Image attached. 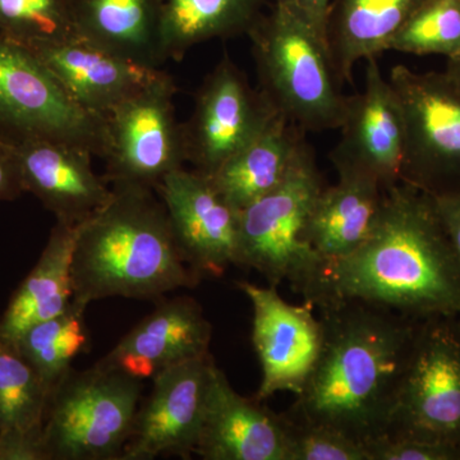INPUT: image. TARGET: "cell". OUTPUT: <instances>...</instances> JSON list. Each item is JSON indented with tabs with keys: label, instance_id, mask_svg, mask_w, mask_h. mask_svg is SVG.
Instances as JSON below:
<instances>
[{
	"label": "cell",
	"instance_id": "16",
	"mask_svg": "<svg viewBox=\"0 0 460 460\" xmlns=\"http://www.w3.org/2000/svg\"><path fill=\"white\" fill-rule=\"evenodd\" d=\"M8 138L25 193L35 196L59 222H86L111 199L113 190L104 175L93 172V156L87 151L47 138Z\"/></svg>",
	"mask_w": 460,
	"mask_h": 460
},
{
	"label": "cell",
	"instance_id": "30",
	"mask_svg": "<svg viewBox=\"0 0 460 460\" xmlns=\"http://www.w3.org/2000/svg\"><path fill=\"white\" fill-rule=\"evenodd\" d=\"M283 414L287 460H371L365 445L323 426L296 422Z\"/></svg>",
	"mask_w": 460,
	"mask_h": 460
},
{
	"label": "cell",
	"instance_id": "6",
	"mask_svg": "<svg viewBox=\"0 0 460 460\" xmlns=\"http://www.w3.org/2000/svg\"><path fill=\"white\" fill-rule=\"evenodd\" d=\"M138 378L96 362L72 368L48 399L44 460H120L141 401Z\"/></svg>",
	"mask_w": 460,
	"mask_h": 460
},
{
	"label": "cell",
	"instance_id": "19",
	"mask_svg": "<svg viewBox=\"0 0 460 460\" xmlns=\"http://www.w3.org/2000/svg\"><path fill=\"white\" fill-rule=\"evenodd\" d=\"M80 107L107 117L162 74L78 38L30 48Z\"/></svg>",
	"mask_w": 460,
	"mask_h": 460
},
{
	"label": "cell",
	"instance_id": "33",
	"mask_svg": "<svg viewBox=\"0 0 460 460\" xmlns=\"http://www.w3.org/2000/svg\"><path fill=\"white\" fill-rule=\"evenodd\" d=\"M438 215L460 261V193L434 198Z\"/></svg>",
	"mask_w": 460,
	"mask_h": 460
},
{
	"label": "cell",
	"instance_id": "14",
	"mask_svg": "<svg viewBox=\"0 0 460 460\" xmlns=\"http://www.w3.org/2000/svg\"><path fill=\"white\" fill-rule=\"evenodd\" d=\"M156 193L181 255L198 277L219 278L237 265L239 211L222 198L210 178L177 169L166 175Z\"/></svg>",
	"mask_w": 460,
	"mask_h": 460
},
{
	"label": "cell",
	"instance_id": "28",
	"mask_svg": "<svg viewBox=\"0 0 460 460\" xmlns=\"http://www.w3.org/2000/svg\"><path fill=\"white\" fill-rule=\"evenodd\" d=\"M389 50L453 57L460 51V0H425L405 21Z\"/></svg>",
	"mask_w": 460,
	"mask_h": 460
},
{
	"label": "cell",
	"instance_id": "17",
	"mask_svg": "<svg viewBox=\"0 0 460 460\" xmlns=\"http://www.w3.org/2000/svg\"><path fill=\"white\" fill-rule=\"evenodd\" d=\"M213 326L189 296L157 302L155 310L120 339L99 363L144 380L208 354Z\"/></svg>",
	"mask_w": 460,
	"mask_h": 460
},
{
	"label": "cell",
	"instance_id": "29",
	"mask_svg": "<svg viewBox=\"0 0 460 460\" xmlns=\"http://www.w3.org/2000/svg\"><path fill=\"white\" fill-rule=\"evenodd\" d=\"M71 0H0V36L27 48L75 36Z\"/></svg>",
	"mask_w": 460,
	"mask_h": 460
},
{
	"label": "cell",
	"instance_id": "15",
	"mask_svg": "<svg viewBox=\"0 0 460 460\" xmlns=\"http://www.w3.org/2000/svg\"><path fill=\"white\" fill-rule=\"evenodd\" d=\"M238 287L253 308L252 341L262 374L255 399L263 402L280 392L298 395L323 343V326L314 305L288 304L277 287L247 281Z\"/></svg>",
	"mask_w": 460,
	"mask_h": 460
},
{
	"label": "cell",
	"instance_id": "10",
	"mask_svg": "<svg viewBox=\"0 0 460 460\" xmlns=\"http://www.w3.org/2000/svg\"><path fill=\"white\" fill-rule=\"evenodd\" d=\"M177 84L163 72L107 115L104 178L111 186L156 190L169 172L184 168L183 128L175 115Z\"/></svg>",
	"mask_w": 460,
	"mask_h": 460
},
{
	"label": "cell",
	"instance_id": "5",
	"mask_svg": "<svg viewBox=\"0 0 460 460\" xmlns=\"http://www.w3.org/2000/svg\"><path fill=\"white\" fill-rule=\"evenodd\" d=\"M323 187L311 148L277 189L239 213L237 266L253 269L271 287L286 281L314 307L326 261L305 241V229Z\"/></svg>",
	"mask_w": 460,
	"mask_h": 460
},
{
	"label": "cell",
	"instance_id": "7",
	"mask_svg": "<svg viewBox=\"0 0 460 460\" xmlns=\"http://www.w3.org/2000/svg\"><path fill=\"white\" fill-rule=\"evenodd\" d=\"M0 132L47 138L105 159L108 119L75 102L30 48L0 36Z\"/></svg>",
	"mask_w": 460,
	"mask_h": 460
},
{
	"label": "cell",
	"instance_id": "3",
	"mask_svg": "<svg viewBox=\"0 0 460 460\" xmlns=\"http://www.w3.org/2000/svg\"><path fill=\"white\" fill-rule=\"evenodd\" d=\"M107 204L81 224L72 259L75 304L111 296L159 302L201 280L181 255L156 190L111 186Z\"/></svg>",
	"mask_w": 460,
	"mask_h": 460
},
{
	"label": "cell",
	"instance_id": "2",
	"mask_svg": "<svg viewBox=\"0 0 460 460\" xmlns=\"http://www.w3.org/2000/svg\"><path fill=\"white\" fill-rule=\"evenodd\" d=\"M335 299L419 321L460 317V261L432 196L402 181L386 190L367 241L326 263L314 307Z\"/></svg>",
	"mask_w": 460,
	"mask_h": 460
},
{
	"label": "cell",
	"instance_id": "4",
	"mask_svg": "<svg viewBox=\"0 0 460 460\" xmlns=\"http://www.w3.org/2000/svg\"><path fill=\"white\" fill-rule=\"evenodd\" d=\"M259 90L302 131L341 129L349 96L341 91L325 33L295 8L274 4L247 33Z\"/></svg>",
	"mask_w": 460,
	"mask_h": 460
},
{
	"label": "cell",
	"instance_id": "25",
	"mask_svg": "<svg viewBox=\"0 0 460 460\" xmlns=\"http://www.w3.org/2000/svg\"><path fill=\"white\" fill-rule=\"evenodd\" d=\"M266 0H163L160 58L181 60L187 51L213 39L250 32Z\"/></svg>",
	"mask_w": 460,
	"mask_h": 460
},
{
	"label": "cell",
	"instance_id": "21",
	"mask_svg": "<svg viewBox=\"0 0 460 460\" xmlns=\"http://www.w3.org/2000/svg\"><path fill=\"white\" fill-rule=\"evenodd\" d=\"M337 184L323 187L314 202L305 241L326 263L352 255L376 226L386 190L359 175H338Z\"/></svg>",
	"mask_w": 460,
	"mask_h": 460
},
{
	"label": "cell",
	"instance_id": "11",
	"mask_svg": "<svg viewBox=\"0 0 460 460\" xmlns=\"http://www.w3.org/2000/svg\"><path fill=\"white\" fill-rule=\"evenodd\" d=\"M277 111L246 74L224 54L196 93L183 128L186 160L193 171L213 177L230 157L250 144Z\"/></svg>",
	"mask_w": 460,
	"mask_h": 460
},
{
	"label": "cell",
	"instance_id": "31",
	"mask_svg": "<svg viewBox=\"0 0 460 460\" xmlns=\"http://www.w3.org/2000/svg\"><path fill=\"white\" fill-rule=\"evenodd\" d=\"M371 460H460V445L414 438H380L368 444Z\"/></svg>",
	"mask_w": 460,
	"mask_h": 460
},
{
	"label": "cell",
	"instance_id": "18",
	"mask_svg": "<svg viewBox=\"0 0 460 460\" xmlns=\"http://www.w3.org/2000/svg\"><path fill=\"white\" fill-rule=\"evenodd\" d=\"M195 454L205 460H287L283 414L239 395L215 365Z\"/></svg>",
	"mask_w": 460,
	"mask_h": 460
},
{
	"label": "cell",
	"instance_id": "24",
	"mask_svg": "<svg viewBox=\"0 0 460 460\" xmlns=\"http://www.w3.org/2000/svg\"><path fill=\"white\" fill-rule=\"evenodd\" d=\"M425 0H332L326 42L341 84L352 83L359 60L377 58Z\"/></svg>",
	"mask_w": 460,
	"mask_h": 460
},
{
	"label": "cell",
	"instance_id": "22",
	"mask_svg": "<svg viewBox=\"0 0 460 460\" xmlns=\"http://www.w3.org/2000/svg\"><path fill=\"white\" fill-rule=\"evenodd\" d=\"M81 224L57 220L39 261L0 314V335L16 341L35 323L66 311L74 298L72 259Z\"/></svg>",
	"mask_w": 460,
	"mask_h": 460
},
{
	"label": "cell",
	"instance_id": "26",
	"mask_svg": "<svg viewBox=\"0 0 460 460\" xmlns=\"http://www.w3.org/2000/svg\"><path fill=\"white\" fill-rule=\"evenodd\" d=\"M86 308L87 305L72 301L62 314L35 323L13 341L49 394L72 370L75 357L90 350L91 335L84 321Z\"/></svg>",
	"mask_w": 460,
	"mask_h": 460
},
{
	"label": "cell",
	"instance_id": "8",
	"mask_svg": "<svg viewBox=\"0 0 460 460\" xmlns=\"http://www.w3.org/2000/svg\"><path fill=\"white\" fill-rule=\"evenodd\" d=\"M390 84L401 102L405 145L401 181L432 198L460 193V93L444 72L395 66Z\"/></svg>",
	"mask_w": 460,
	"mask_h": 460
},
{
	"label": "cell",
	"instance_id": "35",
	"mask_svg": "<svg viewBox=\"0 0 460 460\" xmlns=\"http://www.w3.org/2000/svg\"><path fill=\"white\" fill-rule=\"evenodd\" d=\"M444 74L460 93V51L456 56L447 58Z\"/></svg>",
	"mask_w": 460,
	"mask_h": 460
},
{
	"label": "cell",
	"instance_id": "23",
	"mask_svg": "<svg viewBox=\"0 0 460 460\" xmlns=\"http://www.w3.org/2000/svg\"><path fill=\"white\" fill-rule=\"evenodd\" d=\"M71 4L78 38L137 65H163V0H71Z\"/></svg>",
	"mask_w": 460,
	"mask_h": 460
},
{
	"label": "cell",
	"instance_id": "12",
	"mask_svg": "<svg viewBox=\"0 0 460 460\" xmlns=\"http://www.w3.org/2000/svg\"><path fill=\"white\" fill-rule=\"evenodd\" d=\"M215 363L210 353L157 372L120 460L195 456Z\"/></svg>",
	"mask_w": 460,
	"mask_h": 460
},
{
	"label": "cell",
	"instance_id": "27",
	"mask_svg": "<svg viewBox=\"0 0 460 460\" xmlns=\"http://www.w3.org/2000/svg\"><path fill=\"white\" fill-rule=\"evenodd\" d=\"M49 392L13 341L0 335V435L41 438Z\"/></svg>",
	"mask_w": 460,
	"mask_h": 460
},
{
	"label": "cell",
	"instance_id": "9",
	"mask_svg": "<svg viewBox=\"0 0 460 460\" xmlns=\"http://www.w3.org/2000/svg\"><path fill=\"white\" fill-rule=\"evenodd\" d=\"M384 436L460 445V317L420 323Z\"/></svg>",
	"mask_w": 460,
	"mask_h": 460
},
{
	"label": "cell",
	"instance_id": "32",
	"mask_svg": "<svg viewBox=\"0 0 460 460\" xmlns=\"http://www.w3.org/2000/svg\"><path fill=\"white\" fill-rule=\"evenodd\" d=\"M25 193L13 144L0 132V202L14 201Z\"/></svg>",
	"mask_w": 460,
	"mask_h": 460
},
{
	"label": "cell",
	"instance_id": "1",
	"mask_svg": "<svg viewBox=\"0 0 460 460\" xmlns=\"http://www.w3.org/2000/svg\"><path fill=\"white\" fill-rule=\"evenodd\" d=\"M317 308L319 357L284 414L367 447L386 434L422 321L354 299Z\"/></svg>",
	"mask_w": 460,
	"mask_h": 460
},
{
	"label": "cell",
	"instance_id": "13",
	"mask_svg": "<svg viewBox=\"0 0 460 460\" xmlns=\"http://www.w3.org/2000/svg\"><path fill=\"white\" fill-rule=\"evenodd\" d=\"M366 62L365 87L362 93L349 96L341 137L330 153V160L338 175H359L389 190L401 183L404 118L377 58Z\"/></svg>",
	"mask_w": 460,
	"mask_h": 460
},
{
	"label": "cell",
	"instance_id": "34",
	"mask_svg": "<svg viewBox=\"0 0 460 460\" xmlns=\"http://www.w3.org/2000/svg\"><path fill=\"white\" fill-rule=\"evenodd\" d=\"M274 4L287 5L301 12L319 27L326 36V18L332 0H272Z\"/></svg>",
	"mask_w": 460,
	"mask_h": 460
},
{
	"label": "cell",
	"instance_id": "20",
	"mask_svg": "<svg viewBox=\"0 0 460 460\" xmlns=\"http://www.w3.org/2000/svg\"><path fill=\"white\" fill-rule=\"evenodd\" d=\"M305 135L277 114L257 137L208 178L222 198L241 213L277 189L304 159L311 150Z\"/></svg>",
	"mask_w": 460,
	"mask_h": 460
}]
</instances>
